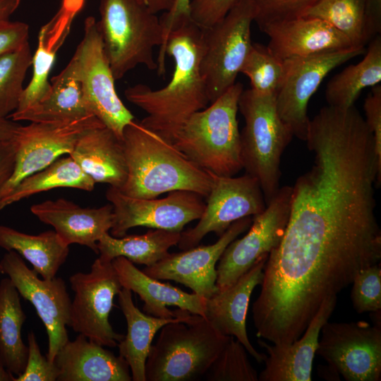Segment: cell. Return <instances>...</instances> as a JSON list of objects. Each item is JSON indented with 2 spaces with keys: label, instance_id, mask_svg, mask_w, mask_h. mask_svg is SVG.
<instances>
[{
  "label": "cell",
  "instance_id": "cell-29",
  "mask_svg": "<svg viewBox=\"0 0 381 381\" xmlns=\"http://www.w3.org/2000/svg\"><path fill=\"white\" fill-rule=\"evenodd\" d=\"M381 81V37H373L363 59L344 68L327 83L325 98L327 105L347 109L353 105L361 91Z\"/></svg>",
  "mask_w": 381,
  "mask_h": 381
},
{
  "label": "cell",
  "instance_id": "cell-18",
  "mask_svg": "<svg viewBox=\"0 0 381 381\" xmlns=\"http://www.w3.org/2000/svg\"><path fill=\"white\" fill-rule=\"evenodd\" d=\"M269 254L261 256L234 283L218 289L206 299L205 318L220 333L238 340L258 363L264 362L267 355L255 350L246 330V316L250 298L255 288L261 284L263 270Z\"/></svg>",
  "mask_w": 381,
  "mask_h": 381
},
{
  "label": "cell",
  "instance_id": "cell-20",
  "mask_svg": "<svg viewBox=\"0 0 381 381\" xmlns=\"http://www.w3.org/2000/svg\"><path fill=\"white\" fill-rule=\"evenodd\" d=\"M42 222L54 227L66 246L77 243L98 254L97 242L113 225L111 204L99 207H83L64 198L47 200L30 207Z\"/></svg>",
  "mask_w": 381,
  "mask_h": 381
},
{
  "label": "cell",
  "instance_id": "cell-44",
  "mask_svg": "<svg viewBox=\"0 0 381 381\" xmlns=\"http://www.w3.org/2000/svg\"><path fill=\"white\" fill-rule=\"evenodd\" d=\"M16 147L14 137L0 141V202L3 189L14 170Z\"/></svg>",
  "mask_w": 381,
  "mask_h": 381
},
{
  "label": "cell",
  "instance_id": "cell-49",
  "mask_svg": "<svg viewBox=\"0 0 381 381\" xmlns=\"http://www.w3.org/2000/svg\"><path fill=\"white\" fill-rule=\"evenodd\" d=\"M15 376L4 367L0 358V381H14Z\"/></svg>",
  "mask_w": 381,
  "mask_h": 381
},
{
  "label": "cell",
  "instance_id": "cell-15",
  "mask_svg": "<svg viewBox=\"0 0 381 381\" xmlns=\"http://www.w3.org/2000/svg\"><path fill=\"white\" fill-rule=\"evenodd\" d=\"M100 126L104 125L94 115L65 121L20 125L14 136L17 145L14 170L3 189L1 199L25 177L64 155H69L85 131Z\"/></svg>",
  "mask_w": 381,
  "mask_h": 381
},
{
  "label": "cell",
  "instance_id": "cell-21",
  "mask_svg": "<svg viewBox=\"0 0 381 381\" xmlns=\"http://www.w3.org/2000/svg\"><path fill=\"white\" fill-rule=\"evenodd\" d=\"M260 30L269 37L270 52L282 61L354 47L344 35L317 18L301 16L266 25Z\"/></svg>",
  "mask_w": 381,
  "mask_h": 381
},
{
  "label": "cell",
  "instance_id": "cell-11",
  "mask_svg": "<svg viewBox=\"0 0 381 381\" xmlns=\"http://www.w3.org/2000/svg\"><path fill=\"white\" fill-rule=\"evenodd\" d=\"M316 354L347 381L381 380V327L365 321L327 322Z\"/></svg>",
  "mask_w": 381,
  "mask_h": 381
},
{
  "label": "cell",
  "instance_id": "cell-27",
  "mask_svg": "<svg viewBox=\"0 0 381 381\" xmlns=\"http://www.w3.org/2000/svg\"><path fill=\"white\" fill-rule=\"evenodd\" d=\"M0 248L17 252L32 265L35 272L46 279L56 277L69 253V246L61 241L54 230L32 235L1 224Z\"/></svg>",
  "mask_w": 381,
  "mask_h": 381
},
{
  "label": "cell",
  "instance_id": "cell-48",
  "mask_svg": "<svg viewBox=\"0 0 381 381\" xmlns=\"http://www.w3.org/2000/svg\"><path fill=\"white\" fill-rule=\"evenodd\" d=\"M175 0H143L150 11L155 13L169 11Z\"/></svg>",
  "mask_w": 381,
  "mask_h": 381
},
{
  "label": "cell",
  "instance_id": "cell-5",
  "mask_svg": "<svg viewBox=\"0 0 381 381\" xmlns=\"http://www.w3.org/2000/svg\"><path fill=\"white\" fill-rule=\"evenodd\" d=\"M238 110L245 121L240 132L242 167L258 180L267 205L280 188L281 157L294 135L279 116L274 94L243 90Z\"/></svg>",
  "mask_w": 381,
  "mask_h": 381
},
{
  "label": "cell",
  "instance_id": "cell-39",
  "mask_svg": "<svg viewBox=\"0 0 381 381\" xmlns=\"http://www.w3.org/2000/svg\"><path fill=\"white\" fill-rule=\"evenodd\" d=\"M28 354L24 371L15 377L14 381H56L59 370L54 362L42 354L35 334H28Z\"/></svg>",
  "mask_w": 381,
  "mask_h": 381
},
{
  "label": "cell",
  "instance_id": "cell-22",
  "mask_svg": "<svg viewBox=\"0 0 381 381\" xmlns=\"http://www.w3.org/2000/svg\"><path fill=\"white\" fill-rule=\"evenodd\" d=\"M123 288L137 294L144 302L145 313L158 318H174L180 309L205 318L206 298L187 293L169 283L148 276L127 258L120 256L111 261Z\"/></svg>",
  "mask_w": 381,
  "mask_h": 381
},
{
  "label": "cell",
  "instance_id": "cell-26",
  "mask_svg": "<svg viewBox=\"0 0 381 381\" xmlns=\"http://www.w3.org/2000/svg\"><path fill=\"white\" fill-rule=\"evenodd\" d=\"M50 82L51 90L42 100L25 110L12 113L8 119L17 122H56L94 115L80 84L66 67Z\"/></svg>",
  "mask_w": 381,
  "mask_h": 381
},
{
  "label": "cell",
  "instance_id": "cell-33",
  "mask_svg": "<svg viewBox=\"0 0 381 381\" xmlns=\"http://www.w3.org/2000/svg\"><path fill=\"white\" fill-rule=\"evenodd\" d=\"M32 56L28 42L0 56V117L8 119L16 110Z\"/></svg>",
  "mask_w": 381,
  "mask_h": 381
},
{
  "label": "cell",
  "instance_id": "cell-45",
  "mask_svg": "<svg viewBox=\"0 0 381 381\" xmlns=\"http://www.w3.org/2000/svg\"><path fill=\"white\" fill-rule=\"evenodd\" d=\"M365 16L368 32L372 40L381 31V0H365Z\"/></svg>",
  "mask_w": 381,
  "mask_h": 381
},
{
  "label": "cell",
  "instance_id": "cell-24",
  "mask_svg": "<svg viewBox=\"0 0 381 381\" xmlns=\"http://www.w3.org/2000/svg\"><path fill=\"white\" fill-rule=\"evenodd\" d=\"M96 183L120 189L127 177L122 140L105 126L85 131L69 155Z\"/></svg>",
  "mask_w": 381,
  "mask_h": 381
},
{
  "label": "cell",
  "instance_id": "cell-16",
  "mask_svg": "<svg viewBox=\"0 0 381 381\" xmlns=\"http://www.w3.org/2000/svg\"><path fill=\"white\" fill-rule=\"evenodd\" d=\"M3 274L8 275L20 296L31 303L44 323L48 337L47 359L54 362L59 349L69 340L71 305L66 284L61 277L40 279L23 258L8 250L0 260Z\"/></svg>",
  "mask_w": 381,
  "mask_h": 381
},
{
  "label": "cell",
  "instance_id": "cell-14",
  "mask_svg": "<svg viewBox=\"0 0 381 381\" xmlns=\"http://www.w3.org/2000/svg\"><path fill=\"white\" fill-rule=\"evenodd\" d=\"M292 187H280L265 210L252 217L248 233L225 248L216 267L218 289L234 283L280 243L289 220Z\"/></svg>",
  "mask_w": 381,
  "mask_h": 381
},
{
  "label": "cell",
  "instance_id": "cell-2",
  "mask_svg": "<svg viewBox=\"0 0 381 381\" xmlns=\"http://www.w3.org/2000/svg\"><path fill=\"white\" fill-rule=\"evenodd\" d=\"M122 143L127 166L126 180L119 189L123 194L155 198L165 193L188 190L207 196L212 174L135 119L124 128Z\"/></svg>",
  "mask_w": 381,
  "mask_h": 381
},
{
  "label": "cell",
  "instance_id": "cell-28",
  "mask_svg": "<svg viewBox=\"0 0 381 381\" xmlns=\"http://www.w3.org/2000/svg\"><path fill=\"white\" fill-rule=\"evenodd\" d=\"M181 233L153 229L141 235L120 238L106 233L97 242L99 258L111 262L122 256L133 263L152 266L164 258L171 247L178 244Z\"/></svg>",
  "mask_w": 381,
  "mask_h": 381
},
{
  "label": "cell",
  "instance_id": "cell-47",
  "mask_svg": "<svg viewBox=\"0 0 381 381\" xmlns=\"http://www.w3.org/2000/svg\"><path fill=\"white\" fill-rule=\"evenodd\" d=\"M21 0H0V22L9 20L18 8Z\"/></svg>",
  "mask_w": 381,
  "mask_h": 381
},
{
  "label": "cell",
  "instance_id": "cell-25",
  "mask_svg": "<svg viewBox=\"0 0 381 381\" xmlns=\"http://www.w3.org/2000/svg\"><path fill=\"white\" fill-rule=\"evenodd\" d=\"M118 301L127 324V334L117 345L119 356L128 363L132 380L146 381L145 363L156 333L169 322L185 320L190 313L180 309V315L174 318L149 315L135 306L132 291L123 287Z\"/></svg>",
  "mask_w": 381,
  "mask_h": 381
},
{
  "label": "cell",
  "instance_id": "cell-7",
  "mask_svg": "<svg viewBox=\"0 0 381 381\" xmlns=\"http://www.w3.org/2000/svg\"><path fill=\"white\" fill-rule=\"evenodd\" d=\"M254 11L250 0H238L226 15L202 29L200 69L210 103L236 83L251 49Z\"/></svg>",
  "mask_w": 381,
  "mask_h": 381
},
{
  "label": "cell",
  "instance_id": "cell-36",
  "mask_svg": "<svg viewBox=\"0 0 381 381\" xmlns=\"http://www.w3.org/2000/svg\"><path fill=\"white\" fill-rule=\"evenodd\" d=\"M55 50L45 44L43 36L40 34L39 44L32 56V78L24 87L20 102L14 112L25 110L42 100L51 90L49 75L55 59Z\"/></svg>",
  "mask_w": 381,
  "mask_h": 381
},
{
  "label": "cell",
  "instance_id": "cell-12",
  "mask_svg": "<svg viewBox=\"0 0 381 381\" xmlns=\"http://www.w3.org/2000/svg\"><path fill=\"white\" fill-rule=\"evenodd\" d=\"M106 198L113 207L110 232L117 238L136 226L181 232L187 224L200 218L205 207L203 197L188 190L171 191L160 199L138 198L109 186Z\"/></svg>",
  "mask_w": 381,
  "mask_h": 381
},
{
  "label": "cell",
  "instance_id": "cell-31",
  "mask_svg": "<svg viewBox=\"0 0 381 381\" xmlns=\"http://www.w3.org/2000/svg\"><path fill=\"white\" fill-rule=\"evenodd\" d=\"M95 182L68 155L23 179L0 202V210L36 193L56 188H73L92 191Z\"/></svg>",
  "mask_w": 381,
  "mask_h": 381
},
{
  "label": "cell",
  "instance_id": "cell-1",
  "mask_svg": "<svg viewBox=\"0 0 381 381\" xmlns=\"http://www.w3.org/2000/svg\"><path fill=\"white\" fill-rule=\"evenodd\" d=\"M164 51L174 62L168 84L157 90L136 84L124 95L147 114L140 121L143 126L172 143L187 119L210 103L200 69L202 29L190 18L183 19L170 32Z\"/></svg>",
  "mask_w": 381,
  "mask_h": 381
},
{
  "label": "cell",
  "instance_id": "cell-30",
  "mask_svg": "<svg viewBox=\"0 0 381 381\" xmlns=\"http://www.w3.org/2000/svg\"><path fill=\"white\" fill-rule=\"evenodd\" d=\"M26 320L20 294L11 279L0 281V358L15 377L25 370L28 347L23 341L21 329Z\"/></svg>",
  "mask_w": 381,
  "mask_h": 381
},
{
  "label": "cell",
  "instance_id": "cell-40",
  "mask_svg": "<svg viewBox=\"0 0 381 381\" xmlns=\"http://www.w3.org/2000/svg\"><path fill=\"white\" fill-rule=\"evenodd\" d=\"M238 0H191L190 16L200 28L221 20Z\"/></svg>",
  "mask_w": 381,
  "mask_h": 381
},
{
  "label": "cell",
  "instance_id": "cell-41",
  "mask_svg": "<svg viewBox=\"0 0 381 381\" xmlns=\"http://www.w3.org/2000/svg\"><path fill=\"white\" fill-rule=\"evenodd\" d=\"M365 121L372 132L377 164L381 167V85L372 87L364 102Z\"/></svg>",
  "mask_w": 381,
  "mask_h": 381
},
{
  "label": "cell",
  "instance_id": "cell-3",
  "mask_svg": "<svg viewBox=\"0 0 381 381\" xmlns=\"http://www.w3.org/2000/svg\"><path fill=\"white\" fill-rule=\"evenodd\" d=\"M243 85L236 82L205 109L192 114L172 144L203 170L234 176L242 169L237 112Z\"/></svg>",
  "mask_w": 381,
  "mask_h": 381
},
{
  "label": "cell",
  "instance_id": "cell-50",
  "mask_svg": "<svg viewBox=\"0 0 381 381\" xmlns=\"http://www.w3.org/2000/svg\"><path fill=\"white\" fill-rule=\"evenodd\" d=\"M3 274V271H2V268H1V263H0V274Z\"/></svg>",
  "mask_w": 381,
  "mask_h": 381
},
{
  "label": "cell",
  "instance_id": "cell-38",
  "mask_svg": "<svg viewBox=\"0 0 381 381\" xmlns=\"http://www.w3.org/2000/svg\"><path fill=\"white\" fill-rule=\"evenodd\" d=\"M254 22L261 30L266 25L303 16L320 0H250Z\"/></svg>",
  "mask_w": 381,
  "mask_h": 381
},
{
  "label": "cell",
  "instance_id": "cell-43",
  "mask_svg": "<svg viewBox=\"0 0 381 381\" xmlns=\"http://www.w3.org/2000/svg\"><path fill=\"white\" fill-rule=\"evenodd\" d=\"M190 1L191 0H175L171 8L167 12H164L159 18L163 34V41L159 51L160 56H164L165 55V46L171 30L182 20L190 17Z\"/></svg>",
  "mask_w": 381,
  "mask_h": 381
},
{
  "label": "cell",
  "instance_id": "cell-34",
  "mask_svg": "<svg viewBox=\"0 0 381 381\" xmlns=\"http://www.w3.org/2000/svg\"><path fill=\"white\" fill-rule=\"evenodd\" d=\"M283 72V61L258 43H253L240 71L249 78L250 88L262 94H275Z\"/></svg>",
  "mask_w": 381,
  "mask_h": 381
},
{
  "label": "cell",
  "instance_id": "cell-46",
  "mask_svg": "<svg viewBox=\"0 0 381 381\" xmlns=\"http://www.w3.org/2000/svg\"><path fill=\"white\" fill-rule=\"evenodd\" d=\"M20 126L11 119L0 117V141L13 138Z\"/></svg>",
  "mask_w": 381,
  "mask_h": 381
},
{
  "label": "cell",
  "instance_id": "cell-42",
  "mask_svg": "<svg viewBox=\"0 0 381 381\" xmlns=\"http://www.w3.org/2000/svg\"><path fill=\"white\" fill-rule=\"evenodd\" d=\"M29 26L20 21L0 22V56L22 47L28 42Z\"/></svg>",
  "mask_w": 381,
  "mask_h": 381
},
{
  "label": "cell",
  "instance_id": "cell-13",
  "mask_svg": "<svg viewBox=\"0 0 381 381\" xmlns=\"http://www.w3.org/2000/svg\"><path fill=\"white\" fill-rule=\"evenodd\" d=\"M204 212L193 228L183 231L177 244L183 250L195 247L209 233L222 236L234 222L262 213L267 207L256 179L245 174L238 177L212 174Z\"/></svg>",
  "mask_w": 381,
  "mask_h": 381
},
{
  "label": "cell",
  "instance_id": "cell-23",
  "mask_svg": "<svg viewBox=\"0 0 381 381\" xmlns=\"http://www.w3.org/2000/svg\"><path fill=\"white\" fill-rule=\"evenodd\" d=\"M54 363L59 381H131L123 358L90 341L82 334L68 340L57 352Z\"/></svg>",
  "mask_w": 381,
  "mask_h": 381
},
{
  "label": "cell",
  "instance_id": "cell-4",
  "mask_svg": "<svg viewBox=\"0 0 381 381\" xmlns=\"http://www.w3.org/2000/svg\"><path fill=\"white\" fill-rule=\"evenodd\" d=\"M230 336L218 332L204 317L190 313L164 325L151 345L146 381H190L205 375Z\"/></svg>",
  "mask_w": 381,
  "mask_h": 381
},
{
  "label": "cell",
  "instance_id": "cell-17",
  "mask_svg": "<svg viewBox=\"0 0 381 381\" xmlns=\"http://www.w3.org/2000/svg\"><path fill=\"white\" fill-rule=\"evenodd\" d=\"M251 223L252 217L240 219L232 223L213 244L196 246L182 252L169 253L143 271L159 280L179 282L207 299L218 290L216 265L222 253Z\"/></svg>",
  "mask_w": 381,
  "mask_h": 381
},
{
  "label": "cell",
  "instance_id": "cell-10",
  "mask_svg": "<svg viewBox=\"0 0 381 381\" xmlns=\"http://www.w3.org/2000/svg\"><path fill=\"white\" fill-rule=\"evenodd\" d=\"M69 282L74 291L69 327L99 345L116 346L124 335L113 329L109 316L122 286L111 262L98 258L90 272L73 274Z\"/></svg>",
  "mask_w": 381,
  "mask_h": 381
},
{
  "label": "cell",
  "instance_id": "cell-32",
  "mask_svg": "<svg viewBox=\"0 0 381 381\" xmlns=\"http://www.w3.org/2000/svg\"><path fill=\"white\" fill-rule=\"evenodd\" d=\"M303 16L327 23L354 47H365L371 40L367 30L365 0H320Z\"/></svg>",
  "mask_w": 381,
  "mask_h": 381
},
{
  "label": "cell",
  "instance_id": "cell-37",
  "mask_svg": "<svg viewBox=\"0 0 381 381\" xmlns=\"http://www.w3.org/2000/svg\"><path fill=\"white\" fill-rule=\"evenodd\" d=\"M351 299L358 313L381 309V268L377 263L360 270L352 282Z\"/></svg>",
  "mask_w": 381,
  "mask_h": 381
},
{
  "label": "cell",
  "instance_id": "cell-9",
  "mask_svg": "<svg viewBox=\"0 0 381 381\" xmlns=\"http://www.w3.org/2000/svg\"><path fill=\"white\" fill-rule=\"evenodd\" d=\"M365 52V47H351L283 60L275 103L279 117L294 136L306 140L310 122L308 102L328 73Z\"/></svg>",
  "mask_w": 381,
  "mask_h": 381
},
{
  "label": "cell",
  "instance_id": "cell-8",
  "mask_svg": "<svg viewBox=\"0 0 381 381\" xmlns=\"http://www.w3.org/2000/svg\"><path fill=\"white\" fill-rule=\"evenodd\" d=\"M66 67L80 84L91 112L122 140L124 128L135 116L116 91V80L94 17L85 18L83 37Z\"/></svg>",
  "mask_w": 381,
  "mask_h": 381
},
{
  "label": "cell",
  "instance_id": "cell-19",
  "mask_svg": "<svg viewBox=\"0 0 381 381\" xmlns=\"http://www.w3.org/2000/svg\"><path fill=\"white\" fill-rule=\"evenodd\" d=\"M337 296L323 301L300 338L286 345H270L262 339L258 344L267 355L265 368L258 375L260 381H311L313 362L318 346L322 327L328 321L336 307Z\"/></svg>",
  "mask_w": 381,
  "mask_h": 381
},
{
  "label": "cell",
  "instance_id": "cell-6",
  "mask_svg": "<svg viewBox=\"0 0 381 381\" xmlns=\"http://www.w3.org/2000/svg\"><path fill=\"white\" fill-rule=\"evenodd\" d=\"M97 21L115 80L138 65L157 69L154 49L163 41L159 18L143 0H100Z\"/></svg>",
  "mask_w": 381,
  "mask_h": 381
},
{
  "label": "cell",
  "instance_id": "cell-35",
  "mask_svg": "<svg viewBox=\"0 0 381 381\" xmlns=\"http://www.w3.org/2000/svg\"><path fill=\"white\" fill-rule=\"evenodd\" d=\"M205 375L209 381H258L246 349L232 336Z\"/></svg>",
  "mask_w": 381,
  "mask_h": 381
}]
</instances>
